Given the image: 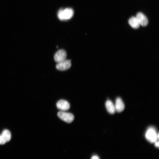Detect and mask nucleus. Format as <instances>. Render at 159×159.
Instances as JSON below:
<instances>
[{"label":"nucleus","mask_w":159,"mask_h":159,"mask_svg":"<svg viewBox=\"0 0 159 159\" xmlns=\"http://www.w3.org/2000/svg\"><path fill=\"white\" fill-rule=\"evenodd\" d=\"M74 14L73 10L70 8L60 9L58 12V17L61 20H66L71 18Z\"/></svg>","instance_id":"1"},{"label":"nucleus","mask_w":159,"mask_h":159,"mask_svg":"<svg viewBox=\"0 0 159 159\" xmlns=\"http://www.w3.org/2000/svg\"><path fill=\"white\" fill-rule=\"evenodd\" d=\"M57 115L61 120L67 123L72 122L74 119V116L72 114L64 111L58 112Z\"/></svg>","instance_id":"2"},{"label":"nucleus","mask_w":159,"mask_h":159,"mask_svg":"<svg viewBox=\"0 0 159 159\" xmlns=\"http://www.w3.org/2000/svg\"><path fill=\"white\" fill-rule=\"evenodd\" d=\"M145 136L147 140L151 143H154L158 139L159 134H157L155 130L153 128H149L147 130Z\"/></svg>","instance_id":"3"},{"label":"nucleus","mask_w":159,"mask_h":159,"mask_svg":"<svg viewBox=\"0 0 159 159\" xmlns=\"http://www.w3.org/2000/svg\"><path fill=\"white\" fill-rule=\"evenodd\" d=\"M71 60L65 59L58 62L56 65V68L57 69L61 71L67 70L71 67Z\"/></svg>","instance_id":"4"},{"label":"nucleus","mask_w":159,"mask_h":159,"mask_svg":"<svg viewBox=\"0 0 159 159\" xmlns=\"http://www.w3.org/2000/svg\"><path fill=\"white\" fill-rule=\"evenodd\" d=\"M11 138V133L7 130H4L0 135V144H5L10 140Z\"/></svg>","instance_id":"5"},{"label":"nucleus","mask_w":159,"mask_h":159,"mask_svg":"<svg viewBox=\"0 0 159 159\" xmlns=\"http://www.w3.org/2000/svg\"><path fill=\"white\" fill-rule=\"evenodd\" d=\"M67 56L66 52L64 49H60L55 54L54 60L56 62L58 63L65 59Z\"/></svg>","instance_id":"6"},{"label":"nucleus","mask_w":159,"mask_h":159,"mask_svg":"<svg viewBox=\"0 0 159 159\" xmlns=\"http://www.w3.org/2000/svg\"><path fill=\"white\" fill-rule=\"evenodd\" d=\"M57 108L61 111H66L70 108V105L67 101L61 100L58 101L56 104Z\"/></svg>","instance_id":"7"},{"label":"nucleus","mask_w":159,"mask_h":159,"mask_svg":"<svg viewBox=\"0 0 159 159\" xmlns=\"http://www.w3.org/2000/svg\"><path fill=\"white\" fill-rule=\"evenodd\" d=\"M140 24L143 26H145L148 24V20L146 16L143 13L139 12L135 17Z\"/></svg>","instance_id":"8"},{"label":"nucleus","mask_w":159,"mask_h":159,"mask_svg":"<svg viewBox=\"0 0 159 159\" xmlns=\"http://www.w3.org/2000/svg\"><path fill=\"white\" fill-rule=\"evenodd\" d=\"M115 107L116 110L118 112H120L124 110V104L122 100L120 97H118L116 99Z\"/></svg>","instance_id":"9"},{"label":"nucleus","mask_w":159,"mask_h":159,"mask_svg":"<svg viewBox=\"0 0 159 159\" xmlns=\"http://www.w3.org/2000/svg\"><path fill=\"white\" fill-rule=\"evenodd\" d=\"M105 106L108 112L111 114L114 113L116 110L113 103L110 100H107L105 103Z\"/></svg>","instance_id":"10"},{"label":"nucleus","mask_w":159,"mask_h":159,"mask_svg":"<svg viewBox=\"0 0 159 159\" xmlns=\"http://www.w3.org/2000/svg\"><path fill=\"white\" fill-rule=\"evenodd\" d=\"M128 23L134 29L138 28L140 25L136 17L134 16H132L129 19Z\"/></svg>","instance_id":"11"},{"label":"nucleus","mask_w":159,"mask_h":159,"mask_svg":"<svg viewBox=\"0 0 159 159\" xmlns=\"http://www.w3.org/2000/svg\"><path fill=\"white\" fill-rule=\"evenodd\" d=\"M91 159H99L98 157L96 155H94L92 157Z\"/></svg>","instance_id":"12"},{"label":"nucleus","mask_w":159,"mask_h":159,"mask_svg":"<svg viewBox=\"0 0 159 159\" xmlns=\"http://www.w3.org/2000/svg\"><path fill=\"white\" fill-rule=\"evenodd\" d=\"M155 145L157 147H159V142L158 141L156 142L155 143Z\"/></svg>","instance_id":"13"}]
</instances>
